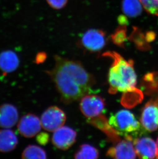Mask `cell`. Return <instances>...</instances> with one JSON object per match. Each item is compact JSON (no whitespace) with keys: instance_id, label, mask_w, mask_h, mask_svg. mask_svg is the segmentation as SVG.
Segmentation results:
<instances>
[{"instance_id":"obj_1","label":"cell","mask_w":158,"mask_h":159,"mask_svg":"<svg viewBox=\"0 0 158 159\" xmlns=\"http://www.w3.org/2000/svg\"><path fill=\"white\" fill-rule=\"evenodd\" d=\"M55 65L47 73L55 84L62 101L70 104L90 93L95 84L94 77L80 62L55 56Z\"/></svg>"},{"instance_id":"obj_2","label":"cell","mask_w":158,"mask_h":159,"mask_svg":"<svg viewBox=\"0 0 158 159\" xmlns=\"http://www.w3.org/2000/svg\"><path fill=\"white\" fill-rule=\"evenodd\" d=\"M113 59L109 70L108 80L109 92L114 94L119 91L124 93L136 90L137 75L132 60H126L115 52H107L102 55Z\"/></svg>"},{"instance_id":"obj_3","label":"cell","mask_w":158,"mask_h":159,"mask_svg":"<svg viewBox=\"0 0 158 159\" xmlns=\"http://www.w3.org/2000/svg\"><path fill=\"white\" fill-rule=\"evenodd\" d=\"M109 124L118 135L132 141L140 137L144 129L133 113L127 110H121L112 114Z\"/></svg>"},{"instance_id":"obj_4","label":"cell","mask_w":158,"mask_h":159,"mask_svg":"<svg viewBox=\"0 0 158 159\" xmlns=\"http://www.w3.org/2000/svg\"><path fill=\"white\" fill-rule=\"evenodd\" d=\"M107 43L106 33L99 29H90L83 34L80 44L84 49L90 52L101 51Z\"/></svg>"},{"instance_id":"obj_5","label":"cell","mask_w":158,"mask_h":159,"mask_svg":"<svg viewBox=\"0 0 158 159\" xmlns=\"http://www.w3.org/2000/svg\"><path fill=\"white\" fill-rule=\"evenodd\" d=\"M105 107L104 99L97 95L87 94L81 99L80 108L84 116L89 119L101 115Z\"/></svg>"},{"instance_id":"obj_6","label":"cell","mask_w":158,"mask_h":159,"mask_svg":"<svg viewBox=\"0 0 158 159\" xmlns=\"http://www.w3.org/2000/svg\"><path fill=\"white\" fill-rule=\"evenodd\" d=\"M66 120L65 114L60 108L51 106L44 112L40 120L44 129L49 132H54L63 126Z\"/></svg>"},{"instance_id":"obj_7","label":"cell","mask_w":158,"mask_h":159,"mask_svg":"<svg viewBox=\"0 0 158 159\" xmlns=\"http://www.w3.org/2000/svg\"><path fill=\"white\" fill-rule=\"evenodd\" d=\"M141 124L145 130L152 132L158 128V97L145 105L141 116Z\"/></svg>"},{"instance_id":"obj_8","label":"cell","mask_w":158,"mask_h":159,"mask_svg":"<svg viewBox=\"0 0 158 159\" xmlns=\"http://www.w3.org/2000/svg\"><path fill=\"white\" fill-rule=\"evenodd\" d=\"M41 120L37 116L29 113L23 116L18 124L20 134L27 138H31L37 135L41 129Z\"/></svg>"},{"instance_id":"obj_9","label":"cell","mask_w":158,"mask_h":159,"mask_svg":"<svg viewBox=\"0 0 158 159\" xmlns=\"http://www.w3.org/2000/svg\"><path fill=\"white\" fill-rule=\"evenodd\" d=\"M77 133L73 129L67 126H62L54 131L52 143L61 150H67L76 141Z\"/></svg>"},{"instance_id":"obj_10","label":"cell","mask_w":158,"mask_h":159,"mask_svg":"<svg viewBox=\"0 0 158 159\" xmlns=\"http://www.w3.org/2000/svg\"><path fill=\"white\" fill-rule=\"evenodd\" d=\"M136 155L141 159H154L157 157V145L148 137H138L134 141Z\"/></svg>"},{"instance_id":"obj_11","label":"cell","mask_w":158,"mask_h":159,"mask_svg":"<svg viewBox=\"0 0 158 159\" xmlns=\"http://www.w3.org/2000/svg\"><path fill=\"white\" fill-rule=\"evenodd\" d=\"M106 155L115 159H135L136 153L133 141L131 140H125L120 141L114 147L108 150Z\"/></svg>"},{"instance_id":"obj_12","label":"cell","mask_w":158,"mask_h":159,"mask_svg":"<svg viewBox=\"0 0 158 159\" xmlns=\"http://www.w3.org/2000/svg\"><path fill=\"white\" fill-rule=\"evenodd\" d=\"M19 113L15 106L4 104L0 106V127L11 128L18 122Z\"/></svg>"},{"instance_id":"obj_13","label":"cell","mask_w":158,"mask_h":159,"mask_svg":"<svg viewBox=\"0 0 158 159\" xmlns=\"http://www.w3.org/2000/svg\"><path fill=\"white\" fill-rule=\"evenodd\" d=\"M19 65V59L15 52L6 50L0 53V70L4 73L14 72Z\"/></svg>"},{"instance_id":"obj_14","label":"cell","mask_w":158,"mask_h":159,"mask_svg":"<svg viewBox=\"0 0 158 159\" xmlns=\"http://www.w3.org/2000/svg\"><path fill=\"white\" fill-rule=\"evenodd\" d=\"M18 144L15 133L9 128L0 130V152L7 153L12 152Z\"/></svg>"},{"instance_id":"obj_15","label":"cell","mask_w":158,"mask_h":159,"mask_svg":"<svg viewBox=\"0 0 158 159\" xmlns=\"http://www.w3.org/2000/svg\"><path fill=\"white\" fill-rule=\"evenodd\" d=\"M142 6L139 0H123L122 9L125 15L130 18H134L140 15Z\"/></svg>"},{"instance_id":"obj_16","label":"cell","mask_w":158,"mask_h":159,"mask_svg":"<svg viewBox=\"0 0 158 159\" xmlns=\"http://www.w3.org/2000/svg\"><path fill=\"white\" fill-rule=\"evenodd\" d=\"M99 156L98 150L95 147L89 144H82L79 150L75 153V159H98Z\"/></svg>"},{"instance_id":"obj_17","label":"cell","mask_w":158,"mask_h":159,"mask_svg":"<svg viewBox=\"0 0 158 159\" xmlns=\"http://www.w3.org/2000/svg\"><path fill=\"white\" fill-rule=\"evenodd\" d=\"M22 159H46V153L43 149L38 146L30 145L24 149L22 156Z\"/></svg>"},{"instance_id":"obj_18","label":"cell","mask_w":158,"mask_h":159,"mask_svg":"<svg viewBox=\"0 0 158 159\" xmlns=\"http://www.w3.org/2000/svg\"><path fill=\"white\" fill-rule=\"evenodd\" d=\"M134 42L138 48L145 49L149 47L147 42L145 34L143 33L142 30L137 27H133V30L128 39Z\"/></svg>"},{"instance_id":"obj_19","label":"cell","mask_w":158,"mask_h":159,"mask_svg":"<svg viewBox=\"0 0 158 159\" xmlns=\"http://www.w3.org/2000/svg\"><path fill=\"white\" fill-rule=\"evenodd\" d=\"M126 26L125 24H120L112 35V41L116 45L124 48V44L128 37H127Z\"/></svg>"},{"instance_id":"obj_20","label":"cell","mask_w":158,"mask_h":159,"mask_svg":"<svg viewBox=\"0 0 158 159\" xmlns=\"http://www.w3.org/2000/svg\"><path fill=\"white\" fill-rule=\"evenodd\" d=\"M146 11L158 16V0H139Z\"/></svg>"},{"instance_id":"obj_21","label":"cell","mask_w":158,"mask_h":159,"mask_svg":"<svg viewBox=\"0 0 158 159\" xmlns=\"http://www.w3.org/2000/svg\"><path fill=\"white\" fill-rule=\"evenodd\" d=\"M48 4L51 7L57 10L62 9L66 6L68 0H46Z\"/></svg>"},{"instance_id":"obj_22","label":"cell","mask_w":158,"mask_h":159,"mask_svg":"<svg viewBox=\"0 0 158 159\" xmlns=\"http://www.w3.org/2000/svg\"><path fill=\"white\" fill-rule=\"evenodd\" d=\"M49 135L45 132H41L37 136V141L39 144L42 145H46L49 141Z\"/></svg>"},{"instance_id":"obj_23","label":"cell","mask_w":158,"mask_h":159,"mask_svg":"<svg viewBox=\"0 0 158 159\" xmlns=\"http://www.w3.org/2000/svg\"><path fill=\"white\" fill-rule=\"evenodd\" d=\"M46 58V54L44 52H40L37 55L36 57L35 62L37 64L42 63L45 61Z\"/></svg>"},{"instance_id":"obj_24","label":"cell","mask_w":158,"mask_h":159,"mask_svg":"<svg viewBox=\"0 0 158 159\" xmlns=\"http://www.w3.org/2000/svg\"><path fill=\"white\" fill-rule=\"evenodd\" d=\"M145 36H146V39L147 41H151L153 40L156 37V34L154 32L152 31H149L148 32L145 34Z\"/></svg>"},{"instance_id":"obj_25","label":"cell","mask_w":158,"mask_h":159,"mask_svg":"<svg viewBox=\"0 0 158 159\" xmlns=\"http://www.w3.org/2000/svg\"><path fill=\"white\" fill-rule=\"evenodd\" d=\"M157 158L158 159V138L157 142Z\"/></svg>"}]
</instances>
